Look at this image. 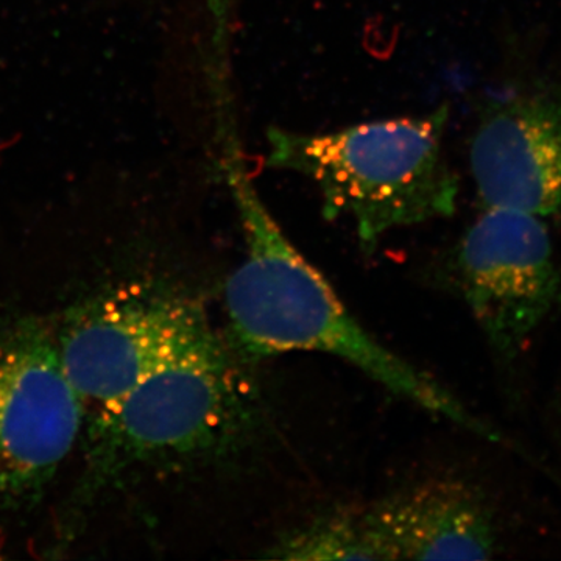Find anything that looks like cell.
<instances>
[{"mask_svg":"<svg viewBox=\"0 0 561 561\" xmlns=\"http://www.w3.org/2000/svg\"><path fill=\"white\" fill-rule=\"evenodd\" d=\"M219 164L241 219L245 257L225 286L231 346L243 359L313 351L345 360L391 393L490 442L501 434L427 373L354 319L327 278L289 241L247 171L228 92H220Z\"/></svg>","mask_w":561,"mask_h":561,"instance_id":"cell-1","label":"cell"},{"mask_svg":"<svg viewBox=\"0 0 561 561\" xmlns=\"http://www.w3.org/2000/svg\"><path fill=\"white\" fill-rule=\"evenodd\" d=\"M448 105L426 116L323 135L271 128L267 165L316 184L330 220L350 219L365 251L389 232L453 216L459 183L443 139Z\"/></svg>","mask_w":561,"mask_h":561,"instance_id":"cell-2","label":"cell"},{"mask_svg":"<svg viewBox=\"0 0 561 561\" xmlns=\"http://www.w3.org/2000/svg\"><path fill=\"white\" fill-rule=\"evenodd\" d=\"M239 354L202 328L119 402L91 420L103 474L210 459L241 443L253 419Z\"/></svg>","mask_w":561,"mask_h":561,"instance_id":"cell-3","label":"cell"},{"mask_svg":"<svg viewBox=\"0 0 561 561\" xmlns=\"http://www.w3.org/2000/svg\"><path fill=\"white\" fill-rule=\"evenodd\" d=\"M87 423L57 335L24 321L0 331V511L36 500Z\"/></svg>","mask_w":561,"mask_h":561,"instance_id":"cell-4","label":"cell"},{"mask_svg":"<svg viewBox=\"0 0 561 561\" xmlns=\"http://www.w3.org/2000/svg\"><path fill=\"white\" fill-rule=\"evenodd\" d=\"M208 323L197 302L139 287L84 306L57 341L87 419L113 408Z\"/></svg>","mask_w":561,"mask_h":561,"instance_id":"cell-5","label":"cell"},{"mask_svg":"<svg viewBox=\"0 0 561 561\" xmlns=\"http://www.w3.org/2000/svg\"><path fill=\"white\" fill-rule=\"evenodd\" d=\"M461 291L491 346L518 356L561 305V267L546 221L486 208L457 250Z\"/></svg>","mask_w":561,"mask_h":561,"instance_id":"cell-6","label":"cell"},{"mask_svg":"<svg viewBox=\"0 0 561 561\" xmlns=\"http://www.w3.org/2000/svg\"><path fill=\"white\" fill-rule=\"evenodd\" d=\"M485 208L561 225V88H537L489 106L470 149Z\"/></svg>","mask_w":561,"mask_h":561,"instance_id":"cell-7","label":"cell"},{"mask_svg":"<svg viewBox=\"0 0 561 561\" xmlns=\"http://www.w3.org/2000/svg\"><path fill=\"white\" fill-rule=\"evenodd\" d=\"M367 512L389 560H485L496 551L489 508L461 483H423Z\"/></svg>","mask_w":561,"mask_h":561,"instance_id":"cell-8","label":"cell"},{"mask_svg":"<svg viewBox=\"0 0 561 561\" xmlns=\"http://www.w3.org/2000/svg\"><path fill=\"white\" fill-rule=\"evenodd\" d=\"M283 560H389L367 508L321 516L272 549Z\"/></svg>","mask_w":561,"mask_h":561,"instance_id":"cell-9","label":"cell"}]
</instances>
